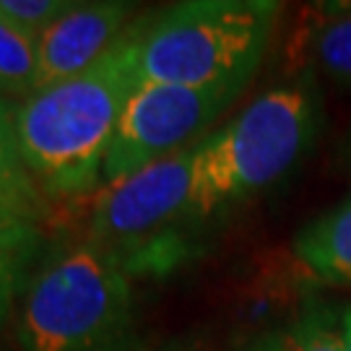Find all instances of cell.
Returning <instances> with one entry per match:
<instances>
[{
    "label": "cell",
    "mask_w": 351,
    "mask_h": 351,
    "mask_svg": "<svg viewBox=\"0 0 351 351\" xmlns=\"http://www.w3.org/2000/svg\"><path fill=\"white\" fill-rule=\"evenodd\" d=\"M138 86L130 26L84 73L16 101V136L26 167L47 198L99 193L101 169L130 94Z\"/></svg>",
    "instance_id": "obj_1"
},
{
    "label": "cell",
    "mask_w": 351,
    "mask_h": 351,
    "mask_svg": "<svg viewBox=\"0 0 351 351\" xmlns=\"http://www.w3.org/2000/svg\"><path fill=\"white\" fill-rule=\"evenodd\" d=\"M317 125V78L300 73L203 136L193 164V201L203 219L211 221L287 177L313 146Z\"/></svg>",
    "instance_id": "obj_2"
},
{
    "label": "cell",
    "mask_w": 351,
    "mask_h": 351,
    "mask_svg": "<svg viewBox=\"0 0 351 351\" xmlns=\"http://www.w3.org/2000/svg\"><path fill=\"white\" fill-rule=\"evenodd\" d=\"M281 5L271 0H188L130 24L138 84L211 86L258 73Z\"/></svg>",
    "instance_id": "obj_3"
},
{
    "label": "cell",
    "mask_w": 351,
    "mask_h": 351,
    "mask_svg": "<svg viewBox=\"0 0 351 351\" xmlns=\"http://www.w3.org/2000/svg\"><path fill=\"white\" fill-rule=\"evenodd\" d=\"M195 149L198 141L97 193L84 239L133 281L169 276L198 252L206 219L193 201Z\"/></svg>",
    "instance_id": "obj_4"
},
{
    "label": "cell",
    "mask_w": 351,
    "mask_h": 351,
    "mask_svg": "<svg viewBox=\"0 0 351 351\" xmlns=\"http://www.w3.org/2000/svg\"><path fill=\"white\" fill-rule=\"evenodd\" d=\"M16 333L21 351H130L133 278L97 245L73 242L32 276Z\"/></svg>",
    "instance_id": "obj_5"
},
{
    "label": "cell",
    "mask_w": 351,
    "mask_h": 351,
    "mask_svg": "<svg viewBox=\"0 0 351 351\" xmlns=\"http://www.w3.org/2000/svg\"><path fill=\"white\" fill-rule=\"evenodd\" d=\"M250 78L211 86L138 84L130 94L101 169V188L208 136V128L247 91Z\"/></svg>",
    "instance_id": "obj_6"
},
{
    "label": "cell",
    "mask_w": 351,
    "mask_h": 351,
    "mask_svg": "<svg viewBox=\"0 0 351 351\" xmlns=\"http://www.w3.org/2000/svg\"><path fill=\"white\" fill-rule=\"evenodd\" d=\"M130 13L133 5L120 0L73 3L37 39L39 88L84 73L104 58L128 32Z\"/></svg>",
    "instance_id": "obj_7"
},
{
    "label": "cell",
    "mask_w": 351,
    "mask_h": 351,
    "mask_svg": "<svg viewBox=\"0 0 351 351\" xmlns=\"http://www.w3.org/2000/svg\"><path fill=\"white\" fill-rule=\"evenodd\" d=\"M291 75L351 84V0L302 8L287 45Z\"/></svg>",
    "instance_id": "obj_8"
},
{
    "label": "cell",
    "mask_w": 351,
    "mask_h": 351,
    "mask_svg": "<svg viewBox=\"0 0 351 351\" xmlns=\"http://www.w3.org/2000/svg\"><path fill=\"white\" fill-rule=\"evenodd\" d=\"M302 276L328 287H351V195L304 224L291 242Z\"/></svg>",
    "instance_id": "obj_9"
},
{
    "label": "cell",
    "mask_w": 351,
    "mask_h": 351,
    "mask_svg": "<svg viewBox=\"0 0 351 351\" xmlns=\"http://www.w3.org/2000/svg\"><path fill=\"white\" fill-rule=\"evenodd\" d=\"M13 112L16 101L0 104V208L39 226L50 213V198L42 193L21 156Z\"/></svg>",
    "instance_id": "obj_10"
},
{
    "label": "cell",
    "mask_w": 351,
    "mask_h": 351,
    "mask_svg": "<svg viewBox=\"0 0 351 351\" xmlns=\"http://www.w3.org/2000/svg\"><path fill=\"white\" fill-rule=\"evenodd\" d=\"M237 351H343L341 313L315 304L247 339Z\"/></svg>",
    "instance_id": "obj_11"
},
{
    "label": "cell",
    "mask_w": 351,
    "mask_h": 351,
    "mask_svg": "<svg viewBox=\"0 0 351 351\" xmlns=\"http://www.w3.org/2000/svg\"><path fill=\"white\" fill-rule=\"evenodd\" d=\"M39 252V229H13L0 234V326L11 315L13 302L32 284V268Z\"/></svg>",
    "instance_id": "obj_12"
},
{
    "label": "cell",
    "mask_w": 351,
    "mask_h": 351,
    "mask_svg": "<svg viewBox=\"0 0 351 351\" xmlns=\"http://www.w3.org/2000/svg\"><path fill=\"white\" fill-rule=\"evenodd\" d=\"M0 84L8 94H34L39 88L37 39L0 19Z\"/></svg>",
    "instance_id": "obj_13"
},
{
    "label": "cell",
    "mask_w": 351,
    "mask_h": 351,
    "mask_svg": "<svg viewBox=\"0 0 351 351\" xmlns=\"http://www.w3.org/2000/svg\"><path fill=\"white\" fill-rule=\"evenodd\" d=\"M71 5L73 0H0V19L39 39Z\"/></svg>",
    "instance_id": "obj_14"
},
{
    "label": "cell",
    "mask_w": 351,
    "mask_h": 351,
    "mask_svg": "<svg viewBox=\"0 0 351 351\" xmlns=\"http://www.w3.org/2000/svg\"><path fill=\"white\" fill-rule=\"evenodd\" d=\"M130 351H201V343L193 336H177V339L154 341V343H143L138 341Z\"/></svg>",
    "instance_id": "obj_15"
},
{
    "label": "cell",
    "mask_w": 351,
    "mask_h": 351,
    "mask_svg": "<svg viewBox=\"0 0 351 351\" xmlns=\"http://www.w3.org/2000/svg\"><path fill=\"white\" fill-rule=\"evenodd\" d=\"M26 226H34V224H26L24 219H19L16 213L0 208V234H3V232H13V229H26Z\"/></svg>",
    "instance_id": "obj_16"
},
{
    "label": "cell",
    "mask_w": 351,
    "mask_h": 351,
    "mask_svg": "<svg viewBox=\"0 0 351 351\" xmlns=\"http://www.w3.org/2000/svg\"><path fill=\"white\" fill-rule=\"evenodd\" d=\"M341 333H343V351H351V304L341 310Z\"/></svg>",
    "instance_id": "obj_17"
},
{
    "label": "cell",
    "mask_w": 351,
    "mask_h": 351,
    "mask_svg": "<svg viewBox=\"0 0 351 351\" xmlns=\"http://www.w3.org/2000/svg\"><path fill=\"white\" fill-rule=\"evenodd\" d=\"M3 101H13V97L8 94V88L0 84V104H3Z\"/></svg>",
    "instance_id": "obj_18"
},
{
    "label": "cell",
    "mask_w": 351,
    "mask_h": 351,
    "mask_svg": "<svg viewBox=\"0 0 351 351\" xmlns=\"http://www.w3.org/2000/svg\"><path fill=\"white\" fill-rule=\"evenodd\" d=\"M349 159H351V141H349Z\"/></svg>",
    "instance_id": "obj_19"
}]
</instances>
